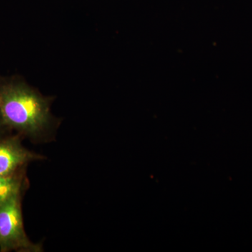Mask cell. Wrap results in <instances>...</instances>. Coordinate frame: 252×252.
<instances>
[{"instance_id": "obj_1", "label": "cell", "mask_w": 252, "mask_h": 252, "mask_svg": "<svg viewBox=\"0 0 252 252\" xmlns=\"http://www.w3.org/2000/svg\"><path fill=\"white\" fill-rule=\"evenodd\" d=\"M52 99L16 76H0V114L14 133L32 144L55 140L61 121L51 111Z\"/></svg>"}, {"instance_id": "obj_2", "label": "cell", "mask_w": 252, "mask_h": 252, "mask_svg": "<svg viewBox=\"0 0 252 252\" xmlns=\"http://www.w3.org/2000/svg\"><path fill=\"white\" fill-rule=\"evenodd\" d=\"M22 195L0 203V252H42L41 244L32 242L23 223Z\"/></svg>"}, {"instance_id": "obj_3", "label": "cell", "mask_w": 252, "mask_h": 252, "mask_svg": "<svg viewBox=\"0 0 252 252\" xmlns=\"http://www.w3.org/2000/svg\"><path fill=\"white\" fill-rule=\"evenodd\" d=\"M23 139L16 133L0 138V176L26 173L31 162L45 159L44 156L32 152L22 143Z\"/></svg>"}, {"instance_id": "obj_4", "label": "cell", "mask_w": 252, "mask_h": 252, "mask_svg": "<svg viewBox=\"0 0 252 252\" xmlns=\"http://www.w3.org/2000/svg\"><path fill=\"white\" fill-rule=\"evenodd\" d=\"M26 174L1 177L0 176V203L6 201L18 194H23L27 188Z\"/></svg>"}, {"instance_id": "obj_5", "label": "cell", "mask_w": 252, "mask_h": 252, "mask_svg": "<svg viewBox=\"0 0 252 252\" xmlns=\"http://www.w3.org/2000/svg\"><path fill=\"white\" fill-rule=\"evenodd\" d=\"M13 133H14V132L6 126L4 120H3L2 117H1V114H0V138L11 135Z\"/></svg>"}]
</instances>
